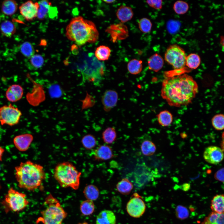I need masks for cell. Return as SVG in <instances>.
I'll return each instance as SVG.
<instances>
[{
  "instance_id": "cell-1",
  "label": "cell",
  "mask_w": 224,
  "mask_h": 224,
  "mask_svg": "<svg viewBox=\"0 0 224 224\" xmlns=\"http://www.w3.org/2000/svg\"><path fill=\"white\" fill-rule=\"evenodd\" d=\"M198 90V85L193 77L183 73L165 77L161 96L169 105L179 107L191 103Z\"/></svg>"
},
{
  "instance_id": "cell-2",
  "label": "cell",
  "mask_w": 224,
  "mask_h": 224,
  "mask_svg": "<svg viewBox=\"0 0 224 224\" xmlns=\"http://www.w3.org/2000/svg\"><path fill=\"white\" fill-rule=\"evenodd\" d=\"M66 35L79 46L87 43H93L99 38V34L95 24L81 16L73 18L66 28Z\"/></svg>"
},
{
  "instance_id": "cell-3",
  "label": "cell",
  "mask_w": 224,
  "mask_h": 224,
  "mask_svg": "<svg viewBox=\"0 0 224 224\" xmlns=\"http://www.w3.org/2000/svg\"><path fill=\"white\" fill-rule=\"evenodd\" d=\"M15 170L18 186L29 190L37 189L45 177L43 167L30 161L21 162Z\"/></svg>"
},
{
  "instance_id": "cell-4",
  "label": "cell",
  "mask_w": 224,
  "mask_h": 224,
  "mask_svg": "<svg viewBox=\"0 0 224 224\" xmlns=\"http://www.w3.org/2000/svg\"><path fill=\"white\" fill-rule=\"evenodd\" d=\"M81 175L72 163L68 161L58 164L54 172V179L62 187H70L74 190L79 187Z\"/></svg>"
},
{
  "instance_id": "cell-5",
  "label": "cell",
  "mask_w": 224,
  "mask_h": 224,
  "mask_svg": "<svg viewBox=\"0 0 224 224\" xmlns=\"http://www.w3.org/2000/svg\"><path fill=\"white\" fill-rule=\"evenodd\" d=\"M44 204L45 207L41 211V216L37 220L36 223L62 224L67 213L59 201L49 194L46 198Z\"/></svg>"
},
{
  "instance_id": "cell-6",
  "label": "cell",
  "mask_w": 224,
  "mask_h": 224,
  "mask_svg": "<svg viewBox=\"0 0 224 224\" xmlns=\"http://www.w3.org/2000/svg\"><path fill=\"white\" fill-rule=\"evenodd\" d=\"M77 68L83 80L95 84L100 81L105 72L104 65L92 53H89L83 61L79 63Z\"/></svg>"
},
{
  "instance_id": "cell-7",
  "label": "cell",
  "mask_w": 224,
  "mask_h": 224,
  "mask_svg": "<svg viewBox=\"0 0 224 224\" xmlns=\"http://www.w3.org/2000/svg\"><path fill=\"white\" fill-rule=\"evenodd\" d=\"M29 203L25 194L19 192L12 187L8 190L2 202L7 212H20L24 209Z\"/></svg>"
},
{
  "instance_id": "cell-8",
  "label": "cell",
  "mask_w": 224,
  "mask_h": 224,
  "mask_svg": "<svg viewBox=\"0 0 224 224\" xmlns=\"http://www.w3.org/2000/svg\"><path fill=\"white\" fill-rule=\"evenodd\" d=\"M186 56L184 49L179 45L174 44L167 49L165 59L174 69H180L185 65Z\"/></svg>"
},
{
  "instance_id": "cell-9",
  "label": "cell",
  "mask_w": 224,
  "mask_h": 224,
  "mask_svg": "<svg viewBox=\"0 0 224 224\" xmlns=\"http://www.w3.org/2000/svg\"><path fill=\"white\" fill-rule=\"evenodd\" d=\"M21 115V111L11 104L0 107V122L2 125L12 126L17 124Z\"/></svg>"
},
{
  "instance_id": "cell-10",
  "label": "cell",
  "mask_w": 224,
  "mask_h": 224,
  "mask_svg": "<svg viewBox=\"0 0 224 224\" xmlns=\"http://www.w3.org/2000/svg\"><path fill=\"white\" fill-rule=\"evenodd\" d=\"M145 204L142 198L137 193L128 202L126 206L127 212L131 217L139 218L142 215L146 210Z\"/></svg>"
},
{
  "instance_id": "cell-11",
  "label": "cell",
  "mask_w": 224,
  "mask_h": 224,
  "mask_svg": "<svg viewBox=\"0 0 224 224\" xmlns=\"http://www.w3.org/2000/svg\"><path fill=\"white\" fill-rule=\"evenodd\" d=\"M203 157L207 162L212 164H217L223 159V150L216 146L207 147L203 153Z\"/></svg>"
},
{
  "instance_id": "cell-12",
  "label": "cell",
  "mask_w": 224,
  "mask_h": 224,
  "mask_svg": "<svg viewBox=\"0 0 224 224\" xmlns=\"http://www.w3.org/2000/svg\"><path fill=\"white\" fill-rule=\"evenodd\" d=\"M39 8L38 2L28 1L22 4L19 7L21 15L28 21L32 20L37 17Z\"/></svg>"
},
{
  "instance_id": "cell-13",
  "label": "cell",
  "mask_w": 224,
  "mask_h": 224,
  "mask_svg": "<svg viewBox=\"0 0 224 224\" xmlns=\"http://www.w3.org/2000/svg\"><path fill=\"white\" fill-rule=\"evenodd\" d=\"M118 94L115 91L106 90L102 98V102L104 109L106 111H109L116 106L118 100Z\"/></svg>"
},
{
  "instance_id": "cell-14",
  "label": "cell",
  "mask_w": 224,
  "mask_h": 224,
  "mask_svg": "<svg viewBox=\"0 0 224 224\" xmlns=\"http://www.w3.org/2000/svg\"><path fill=\"white\" fill-rule=\"evenodd\" d=\"M33 139V136L31 134H22L15 137L13 139V143L18 150L24 152L28 149Z\"/></svg>"
},
{
  "instance_id": "cell-15",
  "label": "cell",
  "mask_w": 224,
  "mask_h": 224,
  "mask_svg": "<svg viewBox=\"0 0 224 224\" xmlns=\"http://www.w3.org/2000/svg\"><path fill=\"white\" fill-rule=\"evenodd\" d=\"M93 158L97 161H104L110 159L113 156L112 150L108 145L99 146L93 152Z\"/></svg>"
},
{
  "instance_id": "cell-16",
  "label": "cell",
  "mask_w": 224,
  "mask_h": 224,
  "mask_svg": "<svg viewBox=\"0 0 224 224\" xmlns=\"http://www.w3.org/2000/svg\"><path fill=\"white\" fill-rule=\"evenodd\" d=\"M23 95V90L21 86L18 84H13L10 86L6 92L7 100L12 102H16L20 100Z\"/></svg>"
},
{
  "instance_id": "cell-17",
  "label": "cell",
  "mask_w": 224,
  "mask_h": 224,
  "mask_svg": "<svg viewBox=\"0 0 224 224\" xmlns=\"http://www.w3.org/2000/svg\"><path fill=\"white\" fill-rule=\"evenodd\" d=\"M116 218L114 213L111 211L104 210L97 216L96 224H115Z\"/></svg>"
},
{
  "instance_id": "cell-18",
  "label": "cell",
  "mask_w": 224,
  "mask_h": 224,
  "mask_svg": "<svg viewBox=\"0 0 224 224\" xmlns=\"http://www.w3.org/2000/svg\"><path fill=\"white\" fill-rule=\"evenodd\" d=\"M164 61L163 58L158 54L151 56L148 59V68L150 70L155 72L160 70L163 67Z\"/></svg>"
},
{
  "instance_id": "cell-19",
  "label": "cell",
  "mask_w": 224,
  "mask_h": 224,
  "mask_svg": "<svg viewBox=\"0 0 224 224\" xmlns=\"http://www.w3.org/2000/svg\"><path fill=\"white\" fill-rule=\"evenodd\" d=\"M116 15L122 23H125L131 20L133 16V13L131 7L122 5L117 10Z\"/></svg>"
},
{
  "instance_id": "cell-20",
  "label": "cell",
  "mask_w": 224,
  "mask_h": 224,
  "mask_svg": "<svg viewBox=\"0 0 224 224\" xmlns=\"http://www.w3.org/2000/svg\"><path fill=\"white\" fill-rule=\"evenodd\" d=\"M224 196L223 194L217 195L211 201V208L212 212L223 213L224 209Z\"/></svg>"
},
{
  "instance_id": "cell-21",
  "label": "cell",
  "mask_w": 224,
  "mask_h": 224,
  "mask_svg": "<svg viewBox=\"0 0 224 224\" xmlns=\"http://www.w3.org/2000/svg\"><path fill=\"white\" fill-rule=\"evenodd\" d=\"M18 5L13 0H6L3 2L1 5V11L5 15L11 16L16 11Z\"/></svg>"
},
{
  "instance_id": "cell-22",
  "label": "cell",
  "mask_w": 224,
  "mask_h": 224,
  "mask_svg": "<svg viewBox=\"0 0 224 224\" xmlns=\"http://www.w3.org/2000/svg\"><path fill=\"white\" fill-rule=\"evenodd\" d=\"M39 8L38 10L37 17L40 20L44 19L48 13H50L51 10V3L45 0H42L38 2Z\"/></svg>"
},
{
  "instance_id": "cell-23",
  "label": "cell",
  "mask_w": 224,
  "mask_h": 224,
  "mask_svg": "<svg viewBox=\"0 0 224 224\" xmlns=\"http://www.w3.org/2000/svg\"><path fill=\"white\" fill-rule=\"evenodd\" d=\"M118 191L121 194L127 195L129 194L133 188L132 183L127 178H124L119 182L116 185Z\"/></svg>"
},
{
  "instance_id": "cell-24",
  "label": "cell",
  "mask_w": 224,
  "mask_h": 224,
  "mask_svg": "<svg viewBox=\"0 0 224 224\" xmlns=\"http://www.w3.org/2000/svg\"><path fill=\"white\" fill-rule=\"evenodd\" d=\"M0 30L2 35L9 37L15 33L16 28L12 22L9 20H6L1 23Z\"/></svg>"
},
{
  "instance_id": "cell-25",
  "label": "cell",
  "mask_w": 224,
  "mask_h": 224,
  "mask_svg": "<svg viewBox=\"0 0 224 224\" xmlns=\"http://www.w3.org/2000/svg\"><path fill=\"white\" fill-rule=\"evenodd\" d=\"M159 124L162 126H168L171 124L173 120L172 114L167 110L161 111L157 115Z\"/></svg>"
},
{
  "instance_id": "cell-26",
  "label": "cell",
  "mask_w": 224,
  "mask_h": 224,
  "mask_svg": "<svg viewBox=\"0 0 224 224\" xmlns=\"http://www.w3.org/2000/svg\"><path fill=\"white\" fill-rule=\"evenodd\" d=\"M201 224H224V214L212 212Z\"/></svg>"
},
{
  "instance_id": "cell-27",
  "label": "cell",
  "mask_w": 224,
  "mask_h": 224,
  "mask_svg": "<svg viewBox=\"0 0 224 224\" xmlns=\"http://www.w3.org/2000/svg\"><path fill=\"white\" fill-rule=\"evenodd\" d=\"M83 192L87 199L92 201L96 200L99 195L98 189L93 184H89L86 186L85 187Z\"/></svg>"
},
{
  "instance_id": "cell-28",
  "label": "cell",
  "mask_w": 224,
  "mask_h": 224,
  "mask_svg": "<svg viewBox=\"0 0 224 224\" xmlns=\"http://www.w3.org/2000/svg\"><path fill=\"white\" fill-rule=\"evenodd\" d=\"M110 53L111 49L108 47L100 45L96 48L95 56L99 61H105L109 59Z\"/></svg>"
},
{
  "instance_id": "cell-29",
  "label": "cell",
  "mask_w": 224,
  "mask_h": 224,
  "mask_svg": "<svg viewBox=\"0 0 224 224\" xmlns=\"http://www.w3.org/2000/svg\"><path fill=\"white\" fill-rule=\"evenodd\" d=\"M142 62L141 60L133 59L129 61L127 64L128 70L131 74L136 75L140 73L142 68Z\"/></svg>"
},
{
  "instance_id": "cell-30",
  "label": "cell",
  "mask_w": 224,
  "mask_h": 224,
  "mask_svg": "<svg viewBox=\"0 0 224 224\" xmlns=\"http://www.w3.org/2000/svg\"><path fill=\"white\" fill-rule=\"evenodd\" d=\"M201 58L199 56L195 53H191L186 56L185 65L191 69H196L200 65Z\"/></svg>"
},
{
  "instance_id": "cell-31",
  "label": "cell",
  "mask_w": 224,
  "mask_h": 224,
  "mask_svg": "<svg viewBox=\"0 0 224 224\" xmlns=\"http://www.w3.org/2000/svg\"><path fill=\"white\" fill-rule=\"evenodd\" d=\"M117 133L115 129L113 127H108L102 133V138L105 143L108 144L113 143L116 139Z\"/></svg>"
},
{
  "instance_id": "cell-32",
  "label": "cell",
  "mask_w": 224,
  "mask_h": 224,
  "mask_svg": "<svg viewBox=\"0 0 224 224\" xmlns=\"http://www.w3.org/2000/svg\"><path fill=\"white\" fill-rule=\"evenodd\" d=\"M141 149L143 155L150 156L154 153L156 148L155 145L152 142L149 140H145L141 144Z\"/></svg>"
},
{
  "instance_id": "cell-33",
  "label": "cell",
  "mask_w": 224,
  "mask_h": 224,
  "mask_svg": "<svg viewBox=\"0 0 224 224\" xmlns=\"http://www.w3.org/2000/svg\"><path fill=\"white\" fill-rule=\"evenodd\" d=\"M95 207L92 201L87 199L82 201L80 205V210L82 213L85 216L92 214L95 210Z\"/></svg>"
},
{
  "instance_id": "cell-34",
  "label": "cell",
  "mask_w": 224,
  "mask_h": 224,
  "mask_svg": "<svg viewBox=\"0 0 224 224\" xmlns=\"http://www.w3.org/2000/svg\"><path fill=\"white\" fill-rule=\"evenodd\" d=\"M81 142L83 146L85 149L90 150L93 149L96 146L97 141L93 135L87 134L83 137Z\"/></svg>"
},
{
  "instance_id": "cell-35",
  "label": "cell",
  "mask_w": 224,
  "mask_h": 224,
  "mask_svg": "<svg viewBox=\"0 0 224 224\" xmlns=\"http://www.w3.org/2000/svg\"><path fill=\"white\" fill-rule=\"evenodd\" d=\"M173 9L176 14L182 15L187 12L189 9V6L187 2L183 1L178 0L174 3Z\"/></svg>"
},
{
  "instance_id": "cell-36",
  "label": "cell",
  "mask_w": 224,
  "mask_h": 224,
  "mask_svg": "<svg viewBox=\"0 0 224 224\" xmlns=\"http://www.w3.org/2000/svg\"><path fill=\"white\" fill-rule=\"evenodd\" d=\"M212 124L214 128L217 130H222L224 127V116L222 114L215 115L212 119Z\"/></svg>"
},
{
  "instance_id": "cell-37",
  "label": "cell",
  "mask_w": 224,
  "mask_h": 224,
  "mask_svg": "<svg viewBox=\"0 0 224 224\" xmlns=\"http://www.w3.org/2000/svg\"><path fill=\"white\" fill-rule=\"evenodd\" d=\"M20 51L22 54L26 57L30 58L35 53V50L32 44L26 41L23 43L21 46Z\"/></svg>"
},
{
  "instance_id": "cell-38",
  "label": "cell",
  "mask_w": 224,
  "mask_h": 224,
  "mask_svg": "<svg viewBox=\"0 0 224 224\" xmlns=\"http://www.w3.org/2000/svg\"><path fill=\"white\" fill-rule=\"evenodd\" d=\"M30 67L33 69H38L42 67L44 63V59L43 57L40 54L34 55L29 60Z\"/></svg>"
},
{
  "instance_id": "cell-39",
  "label": "cell",
  "mask_w": 224,
  "mask_h": 224,
  "mask_svg": "<svg viewBox=\"0 0 224 224\" xmlns=\"http://www.w3.org/2000/svg\"><path fill=\"white\" fill-rule=\"evenodd\" d=\"M138 25L140 30L144 33L150 32L152 26V24L150 20L146 18L141 19L138 21Z\"/></svg>"
},
{
  "instance_id": "cell-40",
  "label": "cell",
  "mask_w": 224,
  "mask_h": 224,
  "mask_svg": "<svg viewBox=\"0 0 224 224\" xmlns=\"http://www.w3.org/2000/svg\"><path fill=\"white\" fill-rule=\"evenodd\" d=\"M175 211L176 216L179 219H184L189 216V211L185 207L178 205Z\"/></svg>"
},
{
  "instance_id": "cell-41",
  "label": "cell",
  "mask_w": 224,
  "mask_h": 224,
  "mask_svg": "<svg viewBox=\"0 0 224 224\" xmlns=\"http://www.w3.org/2000/svg\"><path fill=\"white\" fill-rule=\"evenodd\" d=\"M146 2L149 6L156 9H160L162 7V0H147L146 1Z\"/></svg>"
},
{
  "instance_id": "cell-42",
  "label": "cell",
  "mask_w": 224,
  "mask_h": 224,
  "mask_svg": "<svg viewBox=\"0 0 224 224\" xmlns=\"http://www.w3.org/2000/svg\"><path fill=\"white\" fill-rule=\"evenodd\" d=\"M214 178L217 180L224 182V168H222L218 170L215 174Z\"/></svg>"
},
{
  "instance_id": "cell-43",
  "label": "cell",
  "mask_w": 224,
  "mask_h": 224,
  "mask_svg": "<svg viewBox=\"0 0 224 224\" xmlns=\"http://www.w3.org/2000/svg\"><path fill=\"white\" fill-rule=\"evenodd\" d=\"M190 184L189 183H185L181 185V189L184 191H187L190 188Z\"/></svg>"
},
{
  "instance_id": "cell-44",
  "label": "cell",
  "mask_w": 224,
  "mask_h": 224,
  "mask_svg": "<svg viewBox=\"0 0 224 224\" xmlns=\"http://www.w3.org/2000/svg\"><path fill=\"white\" fill-rule=\"evenodd\" d=\"M4 152V149L0 146V161L2 160V157Z\"/></svg>"
},
{
  "instance_id": "cell-45",
  "label": "cell",
  "mask_w": 224,
  "mask_h": 224,
  "mask_svg": "<svg viewBox=\"0 0 224 224\" xmlns=\"http://www.w3.org/2000/svg\"><path fill=\"white\" fill-rule=\"evenodd\" d=\"M115 0H104L103 1L107 3H111L114 2Z\"/></svg>"
},
{
  "instance_id": "cell-46",
  "label": "cell",
  "mask_w": 224,
  "mask_h": 224,
  "mask_svg": "<svg viewBox=\"0 0 224 224\" xmlns=\"http://www.w3.org/2000/svg\"><path fill=\"white\" fill-rule=\"evenodd\" d=\"M221 41L220 43H221V44L223 46V47L224 45V37L223 36H222L221 37Z\"/></svg>"
},
{
  "instance_id": "cell-47",
  "label": "cell",
  "mask_w": 224,
  "mask_h": 224,
  "mask_svg": "<svg viewBox=\"0 0 224 224\" xmlns=\"http://www.w3.org/2000/svg\"><path fill=\"white\" fill-rule=\"evenodd\" d=\"M78 224H90L86 222H84L82 223H79Z\"/></svg>"
},
{
  "instance_id": "cell-48",
  "label": "cell",
  "mask_w": 224,
  "mask_h": 224,
  "mask_svg": "<svg viewBox=\"0 0 224 224\" xmlns=\"http://www.w3.org/2000/svg\"></svg>"
}]
</instances>
